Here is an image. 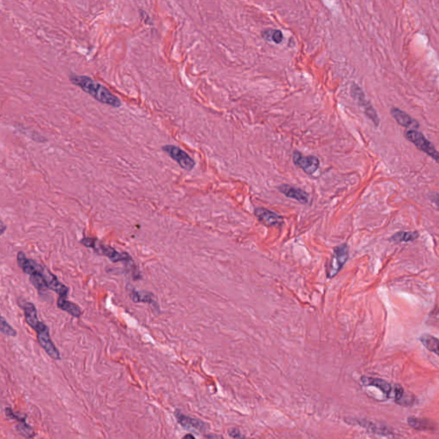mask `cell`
<instances>
[{"instance_id":"cell-16","label":"cell","mask_w":439,"mask_h":439,"mask_svg":"<svg viewBox=\"0 0 439 439\" xmlns=\"http://www.w3.org/2000/svg\"><path fill=\"white\" fill-rule=\"evenodd\" d=\"M407 423L412 428L417 431H431L436 428L435 423L427 419L409 417L407 419Z\"/></svg>"},{"instance_id":"cell-22","label":"cell","mask_w":439,"mask_h":439,"mask_svg":"<svg viewBox=\"0 0 439 439\" xmlns=\"http://www.w3.org/2000/svg\"><path fill=\"white\" fill-rule=\"evenodd\" d=\"M357 423H358L359 425H361V426L365 427V428H367V430L371 431V432H374V433H378V434H382V435L390 434V432H388V430H386L385 428H378V427H377V425H374V424L370 423V422H368V421H357Z\"/></svg>"},{"instance_id":"cell-3","label":"cell","mask_w":439,"mask_h":439,"mask_svg":"<svg viewBox=\"0 0 439 439\" xmlns=\"http://www.w3.org/2000/svg\"><path fill=\"white\" fill-rule=\"evenodd\" d=\"M70 80L73 84L81 88L85 93L90 95L93 98L101 103L113 107H120L122 105L120 99L116 95H113L107 88L99 84L98 82H95L88 76L71 74L70 76Z\"/></svg>"},{"instance_id":"cell-17","label":"cell","mask_w":439,"mask_h":439,"mask_svg":"<svg viewBox=\"0 0 439 439\" xmlns=\"http://www.w3.org/2000/svg\"><path fill=\"white\" fill-rule=\"evenodd\" d=\"M57 305L60 310L68 312L70 315H71L74 317H80L82 316L83 312L81 311L80 307L72 302L67 300L66 299L58 298V300H57Z\"/></svg>"},{"instance_id":"cell-24","label":"cell","mask_w":439,"mask_h":439,"mask_svg":"<svg viewBox=\"0 0 439 439\" xmlns=\"http://www.w3.org/2000/svg\"><path fill=\"white\" fill-rule=\"evenodd\" d=\"M228 434L229 436H231V437H232V439H247V438H246L245 436L242 435V434L240 433V431H239L238 429H230V430H229L228 431Z\"/></svg>"},{"instance_id":"cell-11","label":"cell","mask_w":439,"mask_h":439,"mask_svg":"<svg viewBox=\"0 0 439 439\" xmlns=\"http://www.w3.org/2000/svg\"><path fill=\"white\" fill-rule=\"evenodd\" d=\"M255 215L258 221L268 227H276L283 223V218L274 211L264 208H258L255 210Z\"/></svg>"},{"instance_id":"cell-4","label":"cell","mask_w":439,"mask_h":439,"mask_svg":"<svg viewBox=\"0 0 439 439\" xmlns=\"http://www.w3.org/2000/svg\"><path fill=\"white\" fill-rule=\"evenodd\" d=\"M360 381L365 386H371L378 388L385 394L387 398L395 399V402L400 405L407 406L413 403L414 398L412 396L406 395V392L401 385H392L381 378H370L365 376L360 378Z\"/></svg>"},{"instance_id":"cell-26","label":"cell","mask_w":439,"mask_h":439,"mask_svg":"<svg viewBox=\"0 0 439 439\" xmlns=\"http://www.w3.org/2000/svg\"><path fill=\"white\" fill-rule=\"evenodd\" d=\"M207 439H224L222 436L216 435V434H209L206 436Z\"/></svg>"},{"instance_id":"cell-28","label":"cell","mask_w":439,"mask_h":439,"mask_svg":"<svg viewBox=\"0 0 439 439\" xmlns=\"http://www.w3.org/2000/svg\"><path fill=\"white\" fill-rule=\"evenodd\" d=\"M1 227H2V228H1V230H2V234H3V233H4V230H5V228H6V227L4 226V222H1Z\"/></svg>"},{"instance_id":"cell-5","label":"cell","mask_w":439,"mask_h":439,"mask_svg":"<svg viewBox=\"0 0 439 439\" xmlns=\"http://www.w3.org/2000/svg\"><path fill=\"white\" fill-rule=\"evenodd\" d=\"M81 244L84 246L93 249L96 254L101 255L103 257H106L113 263L119 262H125L126 265L131 263L133 264L131 256L126 252H119L114 248L110 246H107L103 243L102 241L96 239V238H84L80 241Z\"/></svg>"},{"instance_id":"cell-6","label":"cell","mask_w":439,"mask_h":439,"mask_svg":"<svg viewBox=\"0 0 439 439\" xmlns=\"http://www.w3.org/2000/svg\"><path fill=\"white\" fill-rule=\"evenodd\" d=\"M404 136L408 141L413 142L418 149L422 152L425 153L427 156L439 163V151L436 149L435 146L433 145L421 132L416 130H409L405 131Z\"/></svg>"},{"instance_id":"cell-23","label":"cell","mask_w":439,"mask_h":439,"mask_svg":"<svg viewBox=\"0 0 439 439\" xmlns=\"http://www.w3.org/2000/svg\"><path fill=\"white\" fill-rule=\"evenodd\" d=\"M1 332L7 336L14 337L17 335V331L8 323L4 316H1Z\"/></svg>"},{"instance_id":"cell-14","label":"cell","mask_w":439,"mask_h":439,"mask_svg":"<svg viewBox=\"0 0 439 439\" xmlns=\"http://www.w3.org/2000/svg\"><path fill=\"white\" fill-rule=\"evenodd\" d=\"M390 113L396 122L403 127L410 128L411 130H416L420 127V124L416 120L401 109L392 108Z\"/></svg>"},{"instance_id":"cell-27","label":"cell","mask_w":439,"mask_h":439,"mask_svg":"<svg viewBox=\"0 0 439 439\" xmlns=\"http://www.w3.org/2000/svg\"><path fill=\"white\" fill-rule=\"evenodd\" d=\"M182 439H196V438L192 434H186Z\"/></svg>"},{"instance_id":"cell-19","label":"cell","mask_w":439,"mask_h":439,"mask_svg":"<svg viewBox=\"0 0 439 439\" xmlns=\"http://www.w3.org/2000/svg\"><path fill=\"white\" fill-rule=\"evenodd\" d=\"M130 297L131 300L135 303H147L150 305L156 304L155 297L151 293L149 292H138V291L132 290L130 293Z\"/></svg>"},{"instance_id":"cell-12","label":"cell","mask_w":439,"mask_h":439,"mask_svg":"<svg viewBox=\"0 0 439 439\" xmlns=\"http://www.w3.org/2000/svg\"><path fill=\"white\" fill-rule=\"evenodd\" d=\"M5 414L8 417L18 421L17 430L18 431L19 434H21L26 439L33 438L35 436L33 428L26 422V417H22V415H20V414H15L10 407H7L5 409Z\"/></svg>"},{"instance_id":"cell-1","label":"cell","mask_w":439,"mask_h":439,"mask_svg":"<svg viewBox=\"0 0 439 439\" xmlns=\"http://www.w3.org/2000/svg\"><path fill=\"white\" fill-rule=\"evenodd\" d=\"M18 263L26 275L29 276L30 282L34 287L44 293L47 290L54 291L59 296V299H66L69 294V288L58 281L57 276L53 275L49 269H46L42 265L39 264L33 259H29L22 251H19L17 257Z\"/></svg>"},{"instance_id":"cell-15","label":"cell","mask_w":439,"mask_h":439,"mask_svg":"<svg viewBox=\"0 0 439 439\" xmlns=\"http://www.w3.org/2000/svg\"><path fill=\"white\" fill-rule=\"evenodd\" d=\"M278 190L280 193H282L287 197L296 200L303 204L308 203V195L303 190L298 189L288 185H280Z\"/></svg>"},{"instance_id":"cell-9","label":"cell","mask_w":439,"mask_h":439,"mask_svg":"<svg viewBox=\"0 0 439 439\" xmlns=\"http://www.w3.org/2000/svg\"><path fill=\"white\" fill-rule=\"evenodd\" d=\"M162 149L183 169L186 171H192L195 167V165H196L195 160H193L187 153L182 150L181 149H179L178 147L174 145H166L164 146Z\"/></svg>"},{"instance_id":"cell-8","label":"cell","mask_w":439,"mask_h":439,"mask_svg":"<svg viewBox=\"0 0 439 439\" xmlns=\"http://www.w3.org/2000/svg\"><path fill=\"white\" fill-rule=\"evenodd\" d=\"M351 94H352V97L355 99L356 102H358L359 106L364 109V112L367 114L368 118L371 120L376 126H378L380 123V120L378 118V113L375 111V109L373 108V106L371 105L370 102L367 101L362 89L357 84H353L351 88Z\"/></svg>"},{"instance_id":"cell-7","label":"cell","mask_w":439,"mask_h":439,"mask_svg":"<svg viewBox=\"0 0 439 439\" xmlns=\"http://www.w3.org/2000/svg\"><path fill=\"white\" fill-rule=\"evenodd\" d=\"M349 250L348 245L343 244L335 247L331 261L326 265V274L328 278H333L341 271L345 263L349 260Z\"/></svg>"},{"instance_id":"cell-13","label":"cell","mask_w":439,"mask_h":439,"mask_svg":"<svg viewBox=\"0 0 439 439\" xmlns=\"http://www.w3.org/2000/svg\"><path fill=\"white\" fill-rule=\"evenodd\" d=\"M175 416L177 418L178 423L185 428L196 429L200 432H205L208 429V425L203 421L185 416V414H182L179 411H176Z\"/></svg>"},{"instance_id":"cell-2","label":"cell","mask_w":439,"mask_h":439,"mask_svg":"<svg viewBox=\"0 0 439 439\" xmlns=\"http://www.w3.org/2000/svg\"><path fill=\"white\" fill-rule=\"evenodd\" d=\"M22 308L24 312L26 322L36 332L37 340L40 347L52 359L59 360L61 359L59 351L56 348L53 341H52L48 325L38 318L35 305L31 302H25L24 304H22Z\"/></svg>"},{"instance_id":"cell-20","label":"cell","mask_w":439,"mask_h":439,"mask_svg":"<svg viewBox=\"0 0 439 439\" xmlns=\"http://www.w3.org/2000/svg\"><path fill=\"white\" fill-rule=\"evenodd\" d=\"M419 238V232L416 231H408V232H398L391 237L390 240L394 242L402 243V242H411L417 240Z\"/></svg>"},{"instance_id":"cell-21","label":"cell","mask_w":439,"mask_h":439,"mask_svg":"<svg viewBox=\"0 0 439 439\" xmlns=\"http://www.w3.org/2000/svg\"><path fill=\"white\" fill-rule=\"evenodd\" d=\"M262 37L267 41H272L274 43L280 44L283 40V35L278 29H267L262 32Z\"/></svg>"},{"instance_id":"cell-10","label":"cell","mask_w":439,"mask_h":439,"mask_svg":"<svg viewBox=\"0 0 439 439\" xmlns=\"http://www.w3.org/2000/svg\"><path fill=\"white\" fill-rule=\"evenodd\" d=\"M293 159L294 164L307 175H313L319 168L320 160L316 156H304L301 153L294 151Z\"/></svg>"},{"instance_id":"cell-25","label":"cell","mask_w":439,"mask_h":439,"mask_svg":"<svg viewBox=\"0 0 439 439\" xmlns=\"http://www.w3.org/2000/svg\"><path fill=\"white\" fill-rule=\"evenodd\" d=\"M431 199H432V203H434L436 205V207L438 208L439 210V194H433L431 196Z\"/></svg>"},{"instance_id":"cell-18","label":"cell","mask_w":439,"mask_h":439,"mask_svg":"<svg viewBox=\"0 0 439 439\" xmlns=\"http://www.w3.org/2000/svg\"><path fill=\"white\" fill-rule=\"evenodd\" d=\"M420 341L425 349L439 357V340L438 338L432 334H423L420 337Z\"/></svg>"}]
</instances>
